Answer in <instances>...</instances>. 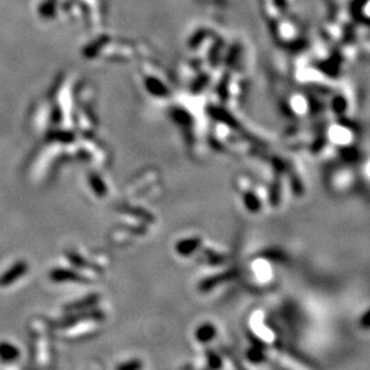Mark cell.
Here are the masks:
<instances>
[{"mask_svg": "<svg viewBox=\"0 0 370 370\" xmlns=\"http://www.w3.org/2000/svg\"><path fill=\"white\" fill-rule=\"evenodd\" d=\"M73 314L67 315V316L63 317L62 320L57 324L58 328H67L70 326H73L79 322H83V321H104L105 318V314L104 311L99 310V309H95V308H90V309H84V310H79L77 311H72Z\"/></svg>", "mask_w": 370, "mask_h": 370, "instance_id": "6da1fadb", "label": "cell"}, {"mask_svg": "<svg viewBox=\"0 0 370 370\" xmlns=\"http://www.w3.org/2000/svg\"><path fill=\"white\" fill-rule=\"evenodd\" d=\"M99 302H100L99 294L90 293V294H88V296L83 297L82 300L71 302V303L66 304L65 307H64V310L69 311V313H72V311H79V310H84V309L95 308Z\"/></svg>", "mask_w": 370, "mask_h": 370, "instance_id": "7a4b0ae2", "label": "cell"}, {"mask_svg": "<svg viewBox=\"0 0 370 370\" xmlns=\"http://www.w3.org/2000/svg\"><path fill=\"white\" fill-rule=\"evenodd\" d=\"M51 279L57 283H64V281H73V283H88L87 278L81 274L75 273L72 270L66 269H56L51 273Z\"/></svg>", "mask_w": 370, "mask_h": 370, "instance_id": "3957f363", "label": "cell"}, {"mask_svg": "<svg viewBox=\"0 0 370 370\" xmlns=\"http://www.w3.org/2000/svg\"><path fill=\"white\" fill-rule=\"evenodd\" d=\"M26 272H27L26 263L19 262L15 264L11 269H9L5 274H3V276L0 277V286H9V285L13 284L18 278L24 276Z\"/></svg>", "mask_w": 370, "mask_h": 370, "instance_id": "277c9868", "label": "cell"}, {"mask_svg": "<svg viewBox=\"0 0 370 370\" xmlns=\"http://www.w3.org/2000/svg\"><path fill=\"white\" fill-rule=\"evenodd\" d=\"M215 334H216L215 326L209 324V322H206V324L199 326V328L196 329L195 332L196 339H198V341L202 342V344H206V342L213 340Z\"/></svg>", "mask_w": 370, "mask_h": 370, "instance_id": "5b68a950", "label": "cell"}, {"mask_svg": "<svg viewBox=\"0 0 370 370\" xmlns=\"http://www.w3.org/2000/svg\"><path fill=\"white\" fill-rule=\"evenodd\" d=\"M19 357V350L10 342H0V359L4 362H13Z\"/></svg>", "mask_w": 370, "mask_h": 370, "instance_id": "8992f818", "label": "cell"}, {"mask_svg": "<svg viewBox=\"0 0 370 370\" xmlns=\"http://www.w3.org/2000/svg\"><path fill=\"white\" fill-rule=\"evenodd\" d=\"M207 370H220L223 368V359L212 349L206 350Z\"/></svg>", "mask_w": 370, "mask_h": 370, "instance_id": "52a82bcc", "label": "cell"}, {"mask_svg": "<svg viewBox=\"0 0 370 370\" xmlns=\"http://www.w3.org/2000/svg\"><path fill=\"white\" fill-rule=\"evenodd\" d=\"M143 368V363H142L141 359L135 358L130 359V361L121 363V364L118 366L117 370H142Z\"/></svg>", "mask_w": 370, "mask_h": 370, "instance_id": "ba28073f", "label": "cell"}, {"mask_svg": "<svg viewBox=\"0 0 370 370\" xmlns=\"http://www.w3.org/2000/svg\"><path fill=\"white\" fill-rule=\"evenodd\" d=\"M248 357H249L250 361L253 362H260L263 359V356L261 354V351L259 349H251L248 354Z\"/></svg>", "mask_w": 370, "mask_h": 370, "instance_id": "9c48e42d", "label": "cell"}, {"mask_svg": "<svg viewBox=\"0 0 370 370\" xmlns=\"http://www.w3.org/2000/svg\"><path fill=\"white\" fill-rule=\"evenodd\" d=\"M205 370H207V369H205Z\"/></svg>", "mask_w": 370, "mask_h": 370, "instance_id": "30bf717a", "label": "cell"}]
</instances>
